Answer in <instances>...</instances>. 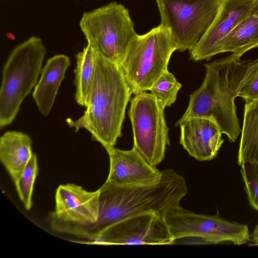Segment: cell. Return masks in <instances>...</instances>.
<instances>
[{"label": "cell", "instance_id": "obj_1", "mask_svg": "<svg viewBox=\"0 0 258 258\" xmlns=\"http://www.w3.org/2000/svg\"><path fill=\"white\" fill-rule=\"evenodd\" d=\"M160 179L147 185L101 186L99 217L94 224L79 227L74 235L94 241L108 227L125 217L153 212L164 217L180 206L187 193L186 180L173 169L162 170Z\"/></svg>", "mask_w": 258, "mask_h": 258}, {"label": "cell", "instance_id": "obj_2", "mask_svg": "<svg viewBox=\"0 0 258 258\" xmlns=\"http://www.w3.org/2000/svg\"><path fill=\"white\" fill-rule=\"evenodd\" d=\"M95 70L86 109L76 120L67 118L75 132L85 129L107 151L115 146L132 93L119 65L93 49Z\"/></svg>", "mask_w": 258, "mask_h": 258}, {"label": "cell", "instance_id": "obj_3", "mask_svg": "<svg viewBox=\"0 0 258 258\" xmlns=\"http://www.w3.org/2000/svg\"><path fill=\"white\" fill-rule=\"evenodd\" d=\"M232 54L204 64L205 77L201 86L189 98L184 113L175 123L201 117L215 120L228 140L234 143L241 133L235 99L248 60Z\"/></svg>", "mask_w": 258, "mask_h": 258}, {"label": "cell", "instance_id": "obj_4", "mask_svg": "<svg viewBox=\"0 0 258 258\" xmlns=\"http://www.w3.org/2000/svg\"><path fill=\"white\" fill-rule=\"evenodd\" d=\"M46 54L42 39L33 36L17 45L9 54L2 71L1 130L13 122L22 102L36 86Z\"/></svg>", "mask_w": 258, "mask_h": 258}, {"label": "cell", "instance_id": "obj_5", "mask_svg": "<svg viewBox=\"0 0 258 258\" xmlns=\"http://www.w3.org/2000/svg\"><path fill=\"white\" fill-rule=\"evenodd\" d=\"M177 47L169 30L161 25L138 35L119 64L132 94L149 91L168 69Z\"/></svg>", "mask_w": 258, "mask_h": 258}, {"label": "cell", "instance_id": "obj_6", "mask_svg": "<svg viewBox=\"0 0 258 258\" xmlns=\"http://www.w3.org/2000/svg\"><path fill=\"white\" fill-rule=\"evenodd\" d=\"M80 26L87 44L118 64L138 34L128 9L116 2L84 12Z\"/></svg>", "mask_w": 258, "mask_h": 258}, {"label": "cell", "instance_id": "obj_7", "mask_svg": "<svg viewBox=\"0 0 258 258\" xmlns=\"http://www.w3.org/2000/svg\"><path fill=\"white\" fill-rule=\"evenodd\" d=\"M223 0H156L161 24L167 29L177 50H190L207 31Z\"/></svg>", "mask_w": 258, "mask_h": 258}, {"label": "cell", "instance_id": "obj_8", "mask_svg": "<svg viewBox=\"0 0 258 258\" xmlns=\"http://www.w3.org/2000/svg\"><path fill=\"white\" fill-rule=\"evenodd\" d=\"M130 101L128 115L133 133V148L149 164L157 167L170 145L164 109L146 91L135 95Z\"/></svg>", "mask_w": 258, "mask_h": 258}, {"label": "cell", "instance_id": "obj_9", "mask_svg": "<svg viewBox=\"0 0 258 258\" xmlns=\"http://www.w3.org/2000/svg\"><path fill=\"white\" fill-rule=\"evenodd\" d=\"M164 219L175 241L191 237L208 244L230 242L240 245L250 238L247 225L226 220L218 212L214 215L198 214L179 206Z\"/></svg>", "mask_w": 258, "mask_h": 258}, {"label": "cell", "instance_id": "obj_10", "mask_svg": "<svg viewBox=\"0 0 258 258\" xmlns=\"http://www.w3.org/2000/svg\"><path fill=\"white\" fill-rule=\"evenodd\" d=\"M99 189L89 191L74 183L61 184L55 195V209L50 214L51 228L67 233L69 230L94 224L98 220Z\"/></svg>", "mask_w": 258, "mask_h": 258}, {"label": "cell", "instance_id": "obj_11", "mask_svg": "<svg viewBox=\"0 0 258 258\" xmlns=\"http://www.w3.org/2000/svg\"><path fill=\"white\" fill-rule=\"evenodd\" d=\"M103 245H164L174 243L164 218L153 213L128 216L111 224L94 241Z\"/></svg>", "mask_w": 258, "mask_h": 258}, {"label": "cell", "instance_id": "obj_12", "mask_svg": "<svg viewBox=\"0 0 258 258\" xmlns=\"http://www.w3.org/2000/svg\"><path fill=\"white\" fill-rule=\"evenodd\" d=\"M257 0H223L212 23L189 50L194 61L209 60L221 53L224 40L250 13Z\"/></svg>", "mask_w": 258, "mask_h": 258}, {"label": "cell", "instance_id": "obj_13", "mask_svg": "<svg viewBox=\"0 0 258 258\" xmlns=\"http://www.w3.org/2000/svg\"><path fill=\"white\" fill-rule=\"evenodd\" d=\"M106 151L109 172L102 186L147 185L160 179L162 171L149 164L134 148L123 150L113 147Z\"/></svg>", "mask_w": 258, "mask_h": 258}, {"label": "cell", "instance_id": "obj_14", "mask_svg": "<svg viewBox=\"0 0 258 258\" xmlns=\"http://www.w3.org/2000/svg\"><path fill=\"white\" fill-rule=\"evenodd\" d=\"M179 143L189 156L199 161L216 158L224 140L218 124L207 117H193L179 125Z\"/></svg>", "mask_w": 258, "mask_h": 258}, {"label": "cell", "instance_id": "obj_15", "mask_svg": "<svg viewBox=\"0 0 258 258\" xmlns=\"http://www.w3.org/2000/svg\"><path fill=\"white\" fill-rule=\"evenodd\" d=\"M69 57L56 54L48 59L42 69L41 75L34 87L32 97L39 112L44 116L50 113L67 69Z\"/></svg>", "mask_w": 258, "mask_h": 258}, {"label": "cell", "instance_id": "obj_16", "mask_svg": "<svg viewBox=\"0 0 258 258\" xmlns=\"http://www.w3.org/2000/svg\"><path fill=\"white\" fill-rule=\"evenodd\" d=\"M32 141L25 133L5 132L0 138V160L15 183L31 158Z\"/></svg>", "mask_w": 258, "mask_h": 258}, {"label": "cell", "instance_id": "obj_17", "mask_svg": "<svg viewBox=\"0 0 258 258\" xmlns=\"http://www.w3.org/2000/svg\"><path fill=\"white\" fill-rule=\"evenodd\" d=\"M258 47V0L248 15L232 31L223 42L221 53L231 52L241 57Z\"/></svg>", "mask_w": 258, "mask_h": 258}, {"label": "cell", "instance_id": "obj_18", "mask_svg": "<svg viewBox=\"0 0 258 258\" xmlns=\"http://www.w3.org/2000/svg\"><path fill=\"white\" fill-rule=\"evenodd\" d=\"M247 162L258 163V99L246 102L244 107L237 163Z\"/></svg>", "mask_w": 258, "mask_h": 258}, {"label": "cell", "instance_id": "obj_19", "mask_svg": "<svg viewBox=\"0 0 258 258\" xmlns=\"http://www.w3.org/2000/svg\"><path fill=\"white\" fill-rule=\"evenodd\" d=\"M76 57L75 99L79 105L86 107L94 77L95 53L91 46L87 44L76 54Z\"/></svg>", "mask_w": 258, "mask_h": 258}, {"label": "cell", "instance_id": "obj_20", "mask_svg": "<svg viewBox=\"0 0 258 258\" xmlns=\"http://www.w3.org/2000/svg\"><path fill=\"white\" fill-rule=\"evenodd\" d=\"M182 87L174 75L167 69L153 84L149 91L164 109L173 104Z\"/></svg>", "mask_w": 258, "mask_h": 258}, {"label": "cell", "instance_id": "obj_21", "mask_svg": "<svg viewBox=\"0 0 258 258\" xmlns=\"http://www.w3.org/2000/svg\"><path fill=\"white\" fill-rule=\"evenodd\" d=\"M36 154L33 153L22 174L14 183L20 199L27 210L32 208L34 183L38 173Z\"/></svg>", "mask_w": 258, "mask_h": 258}, {"label": "cell", "instance_id": "obj_22", "mask_svg": "<svg viewBox=\"0 0 258 258\" xmlns=\"http://www.w3.org/2000/svg\"><path fill=\"white\" fill-rule=\"evenodd\" d=\"M238 96L245 103L258 99V58L247 61Z\"/></svg>", "mask_w": 258, "mask_h": 258}, {"label": "cell", "instance_id": "obj_23", "mask_svg": "<svg viewBox=\"0 0 258 258\" xmlns=\"http://www.w3.org/2000/svg\"><path fill=\"white\" fill-rule=\"evenodd\" d=\"M240 166L248 200L251 206L258 211V163L247 162Z\"/></svg>", "mask_w": 258, "mask_h": 258}, {"label": "cell", "instance_id": "obj_24", "mask_svg": "<svg viewBox=\"0 0 258 258\" xmlns=\"http://www.w3.org/2000/svg\"><path fill=\"white\" fill-rule=\"evenodd\" d=\"M252 240L255 245H258V224L254 228L251 235Z\"/></svg>", "mask_w": 258, "mask_h": 258}]
</instances>
